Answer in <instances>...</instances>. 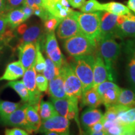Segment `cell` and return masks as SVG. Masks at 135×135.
I'll return each mask as SVG.
<instances>
[{"instance_id": "obj_48", "label": "cell", "mask_w": 135, "mask_h": 135, "mask_svg": "<svg viewBox=\"0 0 135 135\" xmlns=\"http://www.w3.org/2000/svg\"><path fill=\"white\" fill-rule=\"evenodd\" d=\"M127 6L131 11L134 13V14H135V0H128Z\"/></svg>"}, {"instance_id": "obj_9", "label": "cell", "mask_w": 135, "mask_h": 135, "mask_svg": "<svg viewBox=\"0 0 135 135\" xmlns=\"http://www.w3.org/2000/svg\"><path fill=\"white\" fill-rule=\"evenodd\" d=\"M126 58V74L128 81L135 93V38L129 39L124 43Z\"/></svg>"}, {"instance_id": "obj_24", "label": "cell", "mask_w": 135, "mask_h": 135, "mask_svg": "<svg viewBox=\"0 0 135 135\" xmlns=\"http://www.w3.org/2000/svg\"><path fill=\"white\" fill-rule=\"evenodd\" d=\"M116 104L126 106L128 108L135 107V93L128 89H121Z\"/></svg>"}, {"instance_id": "obj_34", "label": "cell", "mask_w": 135, "mask_h": 135, "mask_svg": "<svg viewBox=\"0 0 135 135\" xmlns=\"http://www.w3.org/2000/svg\"><path fill=\"white\" fill-rule=\"evenodd\" d=\"M58 47V44L56 38L55 32H51L46 34V41H45V48L46 54H48L52 51Z\"/></svg>"}, {"instance_id": "obj_7", "label": "cell", "mask_w": 135, "mask_h": 135, "mask_svg": "<svg viewBox=\"0 0 135 135\" xmlns=\"http://www.w3.org/2000/svg\"><path fill=\"white\" fill-rule=\"evenodd\" d=\"M36 71L35 70V63L28 70L25 71L23 76V82L28 89L29 93V100L28 103L30 105L39 106L43 96L41 92L38 90L36 83Z\"/></svg>"}, {"instance_id": "obj_41", "label": "cell", "mask_w": 135, "mask_h": 135, "mask_svg": "<svg viewBox=\"0 0 135 135\" xmlns=\"http://www.w3.org/2000/svg\"><path fill=\"white\" fill-rule=\"evenodd\" d=\"M103 119L89 127L88 129H86V133L87 134L94 135L96 133L103 130Z\"/></svg>"}, {"instance_id": "obj_12", "label": "cell", "mask_w": 135, "mask_h": 135, "mask_svg": "<svg viewBox=\"0 0 135 135\" xmlns=\"http://www.w3.org/2000/svg\"><path fill=\"white\" fill-rule=\"evenodd\" d=\"M117 23V38H135V14L130 11L118 16Z\"/></svg>"}, {"instance_id": "obj_10", "label": "cell", "mask_w": 135, "mask_h": 135, "mask_svg": "<svg viewBox=\"0 0 135 135\" xmlns=\"http://www.w3.org/2000/svg\"><path fill=\"white\" fill-rule=\"evenodd\" d=\"M28 104V103H25L22 105L21 104L12 113L3 119H1V122L6 125L22 128L26 129L29 134H31L33 132L30 129L26 120V112Z\"/></svg>"}, {"instance_id": "obj_21", "label": "cell", "mask_w": 135, "mask_h": 135, "mask_svg": "<svg viewBox=\"0 0 135 135\" xmlns=\"http://www.w3.org/2000/svg\"><path fill=\"white\" fill-rule=\"evenodd\" d=\"M6 20H7L8 27L12 30H15L22 24L25 20L24 13L21 8H16L9 11L6 13Z\"/></svg>"}, {"instance_id": "obj_44", "label": "cell", "mask_w": 135, "mask_h": 135, "mask_svg": "<svg viewBox=\"0 0 135 135\" xmlns=\"http://www.w3.org/2000/svg\"><path fill=\"white\" fill-rule=\"evenodd\" d=\"M23 5L30 6L33 9L37 8L44 7L42 0H25Z\"/></svg>"}, {"instance_id": "obj_51", "label": "cell", "mask_w": 135, "mask_h": 135, "mask_svg": "<svg viewBox=\"0 0 135 135\" xmlns=\"http://www.w3.org/2000/svg\"><path fill=\"white\" fill-rule=\"evenodd\" d=\"M0 50H1V48H0Z\"/></svg>"}, {"instance_id": "obj_45", "label": "cell", "mask_w": 135, "mask_h": 135, "mask_svg": "<svg viewBox=\"0 0 135 135\" xmlns=\"http://www.w3.org/2000/svg\"><path fill=\"white\" fill-rule=\"evenodd\" d=\"M20 8L21 9L23 13H24L25 20H28V18H30L33 15V9L32 8L30 7V6H26V5H22V7Z\"/></svg>"}, {"instance_id": "obj_28", "label": "cell", "mask_w": 135, "mask_h": 135, "mask_svg": "<svg viewBox=\"0 0 135 135\" xmlns=\"http://www.w3.org/2000/svg\"><path fill=\"white\" fill-rule=\"evenodd\" d=\"M52 104L58 114L66 118L69 109V101L68 98L56 99L51 98Z\"/></svg>"}, {"instance_id": "obj_3", "label": "cell", "mask_w": 135, "mask_h": 135, "mask_svg": "<svg viewBox=\"0 0 135 135\" xmlns=\"http://www.w3.org/2000/svg\"><path fill=\"white\" fill-rule=\"evenodd\" d=\"M94 53L73 57V60L70 63L75 74L81 82L83 92L93 86Z\"/></svg>"}, {"instance_id": "obj_8", "label": "cell", "mask_w": 135, "mask_h": 135, "mask_svg": "<svg viewBox=\"0 0 135 135\" xmlns=\"http://www.w3.org/2000/svg\"><path fill=\"white\" fill-rule=\"evenodd\" d=\"M39 131L43 133L47 131H55L61 135L70 134V121L68 118L57 114L42 121Z\"/></svg>"}, {"instance_id": "obj_5", "label": "cell", "mask_w": 135, "mask_h": 135, "mask_svg": "<svg viewBox=\"0 0 135 135\" xmlns=\"http://www.w3.org/2000/svg\"><path fill=\"white\" fill-rule=\"evenodd\" d=\"M60 71L63 76L65 93L67 98L81 99L83 93L81 82L75 74L70 63H68L65 60L60 69Z\"/></svg>"}, {"instance_id": "obj_50", "label": "cell", "mask_w": 135, "mask_h": 135, "mask_svg": "<svg viewBox=\"0 0 135 135\" xmlns=\"http://www.w3.org/2000/svg\"><path fill=\"white\" fill-rule=\"evenodd\" d=\"M61 3L63 6H65V7H70V4H69L68 1L67 0H61Z\"/></svg>"}, {"instance_id": "obj_42", "label": "cell", "mask_w": 135, "mask_h": 135, "mask_svg": "<svg viewBox=\"0 0 135 135\" xmlns=\"http://www.w3.org/2000/svg\"><path fill=\"white\" fill-rule=\"evenodd\" d=\"M5 134L6 135H28L29 133L26 130L19 128L18 127L13 128L12 129H5Z\"/></svg>"}, {"instance_id": "obj_15", "label": "cell", "mask_w": 135, "mask_h": 135, "mask_svg": "<svg viewBox=\"0 0 135 135\" xmlns=\"http://www.w3.org/2000/svg\"><path fill=\"white\" fill-rule=\"evenodd\" d=\"M19 60L24 67L25 71L28 70L35 63L36 56V48L33 43H25L18 46Z\"/></svg>"}, {"instance_id": "obj_43", "label": "cell", "mask_w": 135, "mask_h": 135, "mask_svg": "<svg viewBox=\"0 0 135 135\" xmlns=\"http://www.w3.org/2000/svg\"><path fill=\"white\" fill-rule=\"evenodd\" d=\"M8 23L6 20V13H1L0 14V41L3 35L4 34L5 30L7 28Z\"/></svg>"}, {"instance_id": "obj_22", "label": "cell", "mask_w": 135, "mask_h": 135, "mask_svg": "<svg viewBox=\"0 0 135 135\" xmlns=\"http://www.w3.org/2000/svg\"><path fill=\"white\" fill-rule=\"evenodd\" d=\"M101 11H107L117 16H121V15L128 14L130 12L131 10L128 8V6L122 3L111 1V2L101 4Z\"/></svg>"}, {"instance_id": "obj_20", "label": "cell", "mask_w": 135, "mask_h": 135, "mask_svg": "<svg viewBox=\"0 0 135 135\" xmlns=\"http://www.w3.org/2000/svg\"><path fill=\"white\" fill-rule=\"evenodd\" d=\"M39 106H33L28 104L26 109V114L27 123L32 132L38 131L41 126V119L38 112Z\"/></svg>"}, {"instance_id": "obj_40", "label": "cell", "mask_w": 135, "mask_h": 135, "mask_svg": "<svg viewBox=\"0 0 135 135\" xmlns=\"http://www.w3.org/2000/svg\"><path fill=\"white\" fill-rule=\"evenodd\" d=\"M33 14L41 18V20L43 21H46L48 18L51 16V15H50V13L48 12V10L45 9L44 7L35 8V9H33Z\"/></svg>"}, {"instance_id": "obj_4", "label": "cell", "mask_w": 135, "mask_h": 135, "mask_svg": "<svg viewBox=\"0 0 135 135\" xmlns=\"http://www.w3.org/2000/svg\"><path fill=\"white\" fill-rule=\"evenodd\" d=\"M63 46L69 55L76 57L92 55L97 50V45L82 33H80L66 39Z\"/></svg>"}, {"instance_id": "obj_38", "label": "cell", "mask_w": 135, "mask_h": 135, "mask_svg": "<svg viewBox=\"0 0 135 135\" xmlns=\"http://www.w3.org/2000/svg\"><path fill=\"white\" fill-rule=\"evenodd\" d=\"M115 86H116V84L114 83V82L111 81H105L99 84L95 88H97V91L101 97V96L104 93V92L106 90L110 88Z\"/></svg>"}, {"instance_id": "obj_33", "label": "cell", "mask_w": 135, "mask_h": 135, "mask_svg": "<svg viewBox=\"0 0 135 135\" xmlns=\"http://www.w3.org/2000/svg\"><path fill=\"white\" fill-rule=\"evenodd\" d=\"M47 56L49 57L51 60L53 61V62L55 63V65L60 69L61 68L62 65H63L64 62H65V58L64 56L62 54L60 48L59 46L55 50L52 51L51 52L49 53L48 54H46Z\"/></svg>"}, {"instance_id": "obj_16", "label": "cell", "mask_w": 135, "mask_h": 135, "mask_svg": "<svg viewBox=\"0 0 135 135\" xmlns=\"http://www.w3.org/2000/svg\"><path fill=\"white\" fill-rule=\"evenodd\" d=\"M48 89V94L51 98L56 99L67 98L65 93L63 76L60 71L58 75L55 76L49 81Z\"/></svg>"}, {"instance_id": "obj_31", "label": "cell", "mask_w": 135, "mask_h": 135, "mask_svg": "<svg viewBox=\"0 0 135 135\" xmlns=\"http://www.w3.org/2000/svg\"><path fill=\"white\" fill-rule=\"evenodd\" d=\"M36 48V56L35 61V70L38 73H43L46 67V60L42 55L40 43L35 44Z\"/></svg>"}, {"instance_id": "obj_17", "label": "cell", "mask_w": 135, "mask_h": 135, "mask_svg": "<svg viewBox=\"0 0 135 135\" xmlns=\"http://www.w3.org/2000/svg\"><path fill=\"white\" fill-rule=\"evenodd\" d=\"M25 71L24 67L20 60L13 62L7 65L3 75L0 77V81L16 80L23 77Z\"/></svg>"}, {"instance_id": "obj_47", "label": "cell", "mask_w": 135, "mask_h": 135, "mask_svg": "<svg viewBox=\"0 0 135 135\" xmlns=\"http://www.w3.org/2000/svg\"><path fill=\"white\" fill-rule=\"evenodd\" d=\"M61 0H42V2H43L44 8L48 10L56 3L61 2Z\"/></svg>"}, {"instance_id": "obj_11", "label": "cell", "mask_w": 135, "mask_h": 135, "mask_svg": "<svg viewBox=\"0 0 135 135\" xmlns=\"http://www.w3.org/2000/svg\"><path fill=\"white\" fill-rule=\"evenodd\" d=\"M117 15L107 11H101L99 40L106 36H114L117 38Z\"/></svg>"}, {"instance_id": "obj_1", "label": "cell", "mask_w": 135, "mask_h": 135, "mask_svg": "<svg viewBox=\"0 0 135 135\" xmlns=\"http://www.w3.org/2000/svg\"><path fill=\"white\" fill-rule=\"evenodd\" d=\"M101 11L80 13L74 11L73 13L78 23L81 33L97 45L100 36Z\"/></svg>"}, {"instance_id": "obj_27", "label": "cell", "mask_w": 135, "mask_h": 135, "mask_svg": "<svg viewBox=\"0 0 135 135\" xmlns=\"http://www.w3.org/2000/svg\"><path fill=\"white\" fill-rule=\"evenodd\" d=\"M7 85L14 89L18 94L23 102H28L29 93H28V89L23 83V81H10L7 84Z\"/></svg>"}, {"instance_id": "obj_35", "label": "cell", "mask_w": 135, "mask_h": 135, "mask_svg": "<svg viewBox=\"0 0 135 135\" xmlns=\"http://www.w3.org/2000/svg\"><path fill=\"white\" fill-rule=\"evenodd\" d=\"M61 21V20L51 15L46 21H44V29L46 33L48 34L51 32H55Z\"/></svg>"}, {"instance_id": "obj_39", "label": "cell", "mask_w": 135, "mask_h": 135, "mask_svg": "<svg viewBox=\"0 0 135 135\" xmlns=\"http://www.w3.org/2000/svg\"><path fill=\"white\" fill-rule=\"evenodd\" d=\"M105 133L106 134L109 135H124V128L118 123L106 129Z\"/></svg>"}, {"instance_id": "obj_29", "label": "cell", "mask_w": 135, "mask_h": 135, "mask_svg": "<svg viewBox=\"0 0 135 135\" xmlns=\"http://www.w3.org/2000/svg\"><path fill=\"white\" fill-rule=\"evenodd\" d=\"M20 105H21L20 103L0 99V118L1 119H3L12 113Z\"/></svg>"}, {"instance_id": "obj_6", "label": "cell", "mask_w": 135, "mask_h": 135, "mask_svg": "<svg viewBox=\"0 0 135 135\" xmlns=\"http://www.w3.org/2000/svg\"><path fill=\"white\" fill-rule=\"evenodd\" d=\"M17 28V33L20 35V43L18 45L33 43H40L41 48L44 46L45 36L46 33L41 25L34 24L28 26L25 23H22Z\"/></svg>"}, {"instance_id": "obj_13", "label": "cell", "mask_w": 135, "mask_h": 135, "mask_svg": "<svg viewBox=\"0 0 135 135\" xmlns=\"http://www.w3.org/2000/svg\"><path fill=\"white\" fill-rule=\"evenodd\" d=\"M57 28V36L61 40H66L81 33L78 23L73 13L62 20Z\"/></svg>"}, {"instance_id": "obj_32", "label": "cell", "mask_w": 135, "mask_h": 135, "mask_svg": "<svg viewBox=\"0 0 135 135\" xmlns=\"http://www.w3.org/2000/svg\"><path fill=\"white\" fill-rule=\"evenodd\" d=\"M101 3L98 0H88L80 9L82 13H94L101 11Z\"/></svg>"}, {"instance_id": "obj_26", "label": "cell", "mask_w": 135, "mask_h": 135, "mask_svg": "<svg viewBox=\"0 0 135 135\" xmlns=\"http://www.w3.org/2000/svg\"><path fill=\"white\" fill-rule=\"evenodd\" d=\"M38 112L42 121L46 120L48 118L58 114L52 103L45 101H40Z\"/></svg>"}, {"instance_id": "obj_37", "label": "cell", "mask_w": 135, "mask_h": 135, "mask_svg": "<svg viewBox=\"0 0 135 135\" xmlns=\"http://www.w3.org/2000/svg\"><path fill=\"white\" fill-rule=\"evenodd\" d=\"M24 1L25 0H6L5 13L20 7L23 4Z\"/></svg>"}, {"instance_id": "obj_49", "label": "cell", "mask_w": 135, "mask_h": 135, "mask_svg": "<svg viewBox=\"0 0 135 135\" xmlns=\"http://www.w3.org/2000/svg\"><path fill=\"white\" fill-rule=\"evenodd\" d=\"M5 6H6V0H0V14L6 13Z\"/></svg>"}, {"instance_id": "obj_30", "label": "cell", "mask_w": 135, "mask_h": 135, "mask_svg": "<svg viewBox=\"0 0 135 135\" xmlns=\"http://www.w3.org/2000/svg\"><path fill=\"white\" fill-rule=\"evenodd\" d=\"M43 75L48 81L53 78L55 76L60 73V69L55 65L53 61L47 56L46 58V67L43 71Z\"/></svg>"}, {"instance_id": "obj_19", "label": "cell", "mask_w": 135, "mask_h": 135, "mask_svg": "<svg viewBox=\"0 0 135 135\" xmlns=\"http://www.w3.org/2000/svg\"><path fill=\"white\" fill-rule=\"evenodd\" d=\"M81 101L82 107L87 106L88 108H96L99 107L102 104V101L100 96L98 93L97 88L92 86L87 90L83 92Z\"/></svg>"}, {"instance_id": "obj_36", "label": "cell", "mask_w": 135, "mask_h": 135, "mask_svg": "<svg viewBox=\"0 0 135 135\" xmlns=\"http://www.w3.org/2000/svg\"><path fill=\"white\" fill-rule=\"evenodd\" d=\"M36 86L41 92H46L48 91L49 81L46 77L42 73L36 74Z\"/></svg>"}, {"instance_id": "obj_18", "label": "cell", "mask_w": 135, "mask_h": 135, "mask_svg": "<svg viewBox=\"0 0 135 135\" xmlns=\"http://www.w3.org/2000/svg\"><path fill=\"white\" fill-rule=\"evenodd\" d=\"M103 119V114L97 108H89L82 113L81 117V124L84 129H88L94 124Z\"/></svg>"}, {"instance_id": "obj_46", "label": "cell", "mask_w": 135, "mask_h": 135, "mask_svg": "<svg viewBox=\"0 0 135 135\" xmlns=\"http://www.w3.org/2000/svg\"><path fill=\"white\" fill-rule=\"evenodd\" d=\"M69 4L74 8H80L85 3L86 0H67Z\"/></svg>"}, {"instance_id": "obj_2", "label": "cell", "mask_w": 135, "mask_h": 135, "mask_svg": "<svg viewBox=\"0 0 135 135\" xmlns=\"http://www.w3.org/2000/svg\"><path fill=\"white\" fill-rule=\"evenodd\" d=\"M97 45H99V53L105 63L110 81H113L114 66L121 53V44L116 41L115 37L106 36L101 38Z\"/></svg>"}, {"instance_id": "obj_14", "label": "cell", "mask_w": 135, "mask_h": 135, "mask_svg": "<svg viewBox=\"0 0 135 135\" xmlns=\"http://www.w3.org/2000/svg\"><path fill=\"white\" fill-rule=\"evenodd\" d=\"M94 61L93 65V86L97 87L99 84L105 81H110V78H109L108 71L106 68L105 63L99 51L96 50L94 53Z\"/></svg>"}, {"instance_id": "obj_23", "label": "cell", "mask_w": 135, "mask_h": 135, "mask_svg": "<svg viewBox=\"0 0 135 135\" xmlns=\"http://www.w3.org/2000/svg\"><path fill=\"white\" fill-rule=\"evenodd\" d=\"M121 88L118 85L110 88L104 92L101 96L102 104L105 106L106 108L109 106L116 104Z\"/></svg>"}, {"instance_id": "obj_25", "label": "cell", "mask_w": 135, "mask_h": 135, "mask_svg": "<svg viewBox=\"0 0 135 135\" xmlns=\"http://www.w3.org/2000/svg\"><path fill=\"white\" fill-rule=\"evenodd\" d=\"M48 11L52 16L62 20L73 13L74 10L70 7H65L61 4V2H58L49 8Z\"/></svg>"}]
</instances>
